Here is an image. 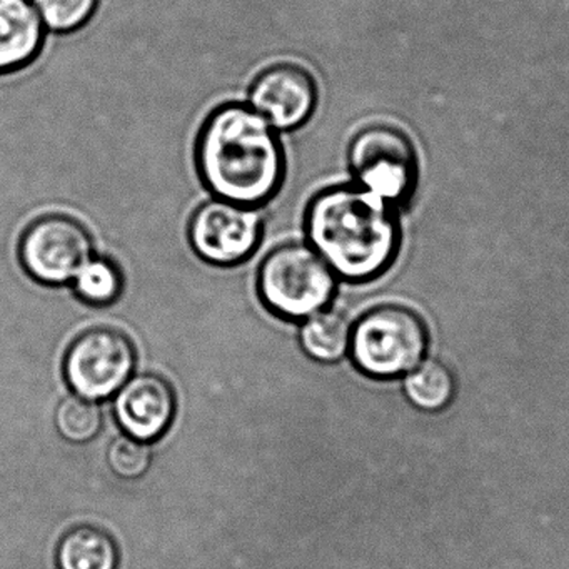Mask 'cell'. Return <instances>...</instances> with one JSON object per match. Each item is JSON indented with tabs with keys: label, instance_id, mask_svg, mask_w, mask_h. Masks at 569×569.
Masks as SVG:
<instances>
[{
	"label": "cell",
	"instance_id": "6da1fadb",
	"mask_svg": "<svg viewBox=\"0 0 569 569\" xmlns=\"http://www.w3.org/2000/svg\"><path fill=\"white\" fill-rule=\"evenodd\" d=\"M194 152L199 179L216 199L261 208L284 181L278 131L248 102L218 106L202 122Z\"/></svg>",
	"mask_w": 569,
	"mask_h": 569
},
{
	"label": "cell",
	"instance_id": "7a4b0ae2",
	"mask_svg": "<svg viewBox=\"0 0 569 569\" xmlns=\"http://www.w3.org/2000/svg\"><path fill=\"white\" fill-rule=\"evenodd\" d=\"M305 229L309 246L349 281L381 274L398 251V226L388 202L355 186L318 192L306 208Z\"/></svg>",
	"mask_w": 569,
	"mask_h": 569
},
{
	"label": "cell",
	"instance_id": "3957f363",
	"mask_svg": "<svg viewBox=\"0 0 569 569\" xmlns=\"http://www.w3.org/2000/svg\"><path fill=\"white\" fill-rule=\"evenodd\" d=\"M259 298L284 319H308L331 302L336 272L312 246L286 242L272 249L258 271Z\"/></svg>",
	"mask_w": 569,
	"mask_h": 569
},
{
	"label": "cell",
	"instance_id": "277c9868",
	"mask_svg": "<svg viewBox=\"0 0 569 569\" xmlns=\"http://www.w3.org/2000/svg\"><path fill=\"white\" fill-rule=\"evenodd\" d=\"M352 361L378 379L409 375L425 361L428 331L416 312L402 306H381L366 312L351 332Z\"/></svg>",
	"mask_w": 569,
	"mask_h": 569
},
{
	"label": "cell",
	"instance_id": "5b68a950",
	"mask_svg": "<svg viewBox=\"0 0 569 569\" xmlns=\"http://www.w3.org/2000/svg\"><path fill=\"white\" fill-rule=\"evenodd\" d=\"M136 365L138 351L124 331L94 326L69 345L62 371L74 395L101 401L114 396L132 378Z\"/></svg>",
	"mask_w": 569,
	"mask_h": 569
},
{
	"label": "cell",
	"instance_id": "8992f818",
	"mask_svg": "<svg viewBox=\"0 0 569 569\" xmlns=\"http://www.w3.org/2000/svg\"><path fill=\"white\" fill-rule=\"evenodd\" d=\"M92 258L94 239L89 229L78 219L61 212L34 219L19 241L22 268L41 284L74 282Z\"/></svg>",
	"mask_w": 569,
	"mask_h": 569
},
{
	"label": "cell",
	"instance_id": "52a82bcc",
	"mask_svg": "<svg viewBox=\"0 0 569 569\" xmlns=\"http://www.w3.org/2000/svg\"><path fill=\"white\" fill-rule=\"evenodd\" d=\"M349 168L366 191L386 202L408 198L418 181V158L411 139L388 124L359 131L349 144Z\"/></svg>",
	"mask_w": 569,
	"mask_h": 569
},
{
	"label": "cell",
	"instance_id": "ba28073f",
	"mask_svg": "<svg viewBox=\"0 0 569 569\" xmlns=\"http://www.w3.org/2000/svg\"><path fill=\"white\" fill-rule=\"evenodd\" d=\"M261 208L236 204L224 199L202 202L189 219L192 251L216 266H234L258 249L262 238Z\"/></svg>",
	"mask_w": 569,
	"mask_h": 569
},
{
	"label": "cell",
	"instance_id": "9c48e42d",
	"mask_svg": "<svg viewBox=\"0 0 569 569\" xmlns=\"http://www.w3.org/2000/svg\"><path fill=\"white\" fill-rule=\"evenodd\" d=\"M248 104L278 132L305 126L318 104V86L305 68L291 62L269 66L249 86Z\"/></svg>",
	"mask_w": 569,
	"mask_h": 569
},
{
	"label": "cell",
	"instance_id": "30bf717a",
	"mask_svg": "<svg viewBox=\"0 0 569 569\" xmlns=\"http://www.w3.org/2000/svg\"><path fill=\"white\" fill-rule=\"evenodd\" d=\"M176 392L164 376L141 372L114 395L116 421L124 435L139 441L152 442L168 432L176 416Z\"/></svg>",
	"mask_w": 569,
	"mask_h": 569
},
{
	"label": "cell",
	"instance_id": "8fae6325",
	"mask_svg": "<svg viewBox=\"0 0 569 569\" xmlns=\"http://www.w3.org/2000/svg\"><path fill=\"white\" fill-rule=\"evenodd\" d=\"M44 39L46 26L32 0H0V74L34 62Z\"/></svg>",
	"mask_w": 569,
	"mask_h": 569
},
{
	"label": "cell",
	"instance_id": "7c38bea8",
	"mask_svg": "<svg viewBox=\"0 0 569 569\" xmlns=\"http://www.w3.org/2000/svg\"><path fill=\"white\" fill-rule=\"evenodd\" d=\"M58 569H118L119 546L111 532L96 525H78L59 539Z\"/></svg>",
	"mask_w": 569,
	"mask_h": 569
},
{
	"label": "cell",
	"instance_id": "4fadbf2b",
	"mask_svg": "<svg viewBox=\"0 0 569 569\" xmlns=\"http://www.w3.org/2000/svg\"><path fill=\"white\" fill-rule=\"evenodd\" d=\"M351 325L342 312L322 309L309 316L299 332L302 351L319 362L345 358L351 346Z\"/></svg>",
	"mask_w": 569,
	"mask_h": 569
},
{
	"label": "cell",
	"instance_id": "5bb4252c",
	"mask_svg": "<svg viewBox=\"0 0 569 569\" xmlns=\"http://www.w3.org/2000/svg\"><path fill=\"white\" fill-rule=\"evenodd\" d=\"M455 376L442 362L428 359L409 372L405 392L409 401L426 411H439L455 396Z\"/></svg>",
	"mask_w": 569,
	"mask_h": 569
},
{
	"label": "cell",
	"instance_id": "9a60e30c",
	"mask_svg": "<svg viewBox=\"0 0 569 569\" xmlns=\"http://www.w3.org/2000/svg\"><path fill=\"white\" fill-rule=\"evenodd\" d=\"M124 289L121 268L108 258H92L74 279V292L82 302L96 308L114 305Z\"/></svg>",
	"mask_w": 569,
	"mask_h": 569
},
{
	"label": "cell",
	"instance_id": "2e32d148",
	"mask_svg": "<svg viewBox=\"0 0 569 569\" xmlns=\"http://www.w3.org/2000/svg\"><path fill=\"white\" fill-rule=\"evenodd\" d=\"M102 416L101 406L94 399L84 396H66L56 408L54 422L59 435L69 442L86 445L92 441L101 432Z\"/></svg>",
	"mask_w": 569,
	"mask_h": 569
},
{
	"label": "cell",
	"instance_id": "e0dca14e",
	"mask_svg": "<svg viewBox=\"0 0 569 569\" xmlns=\"http://www.w3.org/2000/svg\"><path fill=\"white\" fill-rule=\"evenodd\" d=\"M46 29L72 32L88 24L98 9L99 0H32Z\"/></svg>",
	"mask_w": 569,
	"mask_h": 569
},
{
	"label": "cell",
	"instance_id": "ac0fdd59",
	"mask_svg": "<svg viewBox=\"0 0 569 569\" xmlns=\"http://www.w3.org/2000/svg\"><path fill=\"white\" fill-rule=\"evenodd\" d=\"M109 468L122 479H139L151 469L152 455L149 442L122 435L112 439L108 448Z\"/></svg>",
	"mask_w": 569,
	"mask_h": 569
}]
</instances>
